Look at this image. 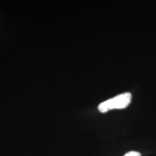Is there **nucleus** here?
I'll return each mask as SVG.
<instances>
[{"label":"nucleus","mask_w":156,"mask_h":156,"mask_svg":"<svg viewBox=\"0 0 156 156\" xmlns=\"http://www.w3.org/2000/svg\"><path fill=\"white\" fill-rule=\"evenodd\" d=\"M131 101V93H124L101 103L98 108L101 113H106L114 109H123L130 104Z\"/></svg>","instance_id":"nucleus-1"},{"label":"nucleus","mask_w":156,"mask_h":156,"mask_svg":"<svg viewBox=\"0 0 156 156\" xmlns=\"http://www.w3.org/2000/svg\"><path fill=\"white\" fill-rule=\"evenodd\" d=\"M124 156H141V154H140L139 152L130 151L126 153Z\"/></svg>","instance_id":"nucleus-2"}]
</instances>
